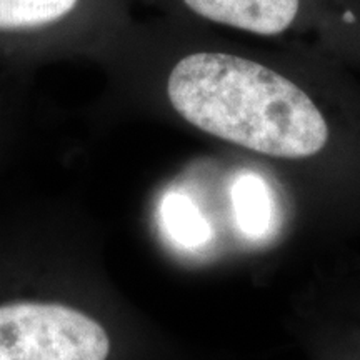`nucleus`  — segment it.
<instances>
[{"instance_id": "f257e3e1", "label": "nucleus", "mask_w": 360, "mask_h": 360, "mask_svg": "<svg viewBox=\"0 0 360 360\" xmlns=\"http://www.w3.org/2000/svg\"><path fill=\"white\" fill-rule=\"evenodd\" d=\"M175 112L202 132L278 159H307L328 141L312 98L276 70L249 58L197 52L169 75Z\"/></svg>"}, {"instance_id": "f03ea898", "label": "nucleus", "mask_w": 360, "mask_h": 360, "mask_svg": "<svg viewBox=\"0 0 360 360\" xmlns=\"http://www.w3.org/2000/svg\"><path fill=\"white\" fill-rule=\"evenodd\" d=\"M98 322L60 304L0 305V360H107Z\"/></svg>"}, {"instance_id": "7ed1b4c3", "label": "nucleus", "mask_w": 360, "mask_h": 360, "mask_svg": "<svg viewBox=\"0 0 360 360\" xmlns=\"http://www.w3.org/2000/svg\"><path fill=\"white\" fill-rule=\"evenodd\" d=\"M204 19L259 35L282 34L299 12V0H184Z\"/></svg>"}, {"instance_id": "20e7f679", "label": "nucleus", "mask_w": 360, "mask_h": 360, "mask_svg": "<svg viewBox=\"0 0 360 360\" xmlns=\"http://www.w3.org/2000/svg\"><path fill=\"white\" fill-rule=\"evenodd\" d=\"M232 202L240 231L252 238L267 233L272 219L269 188L259 175L245 174L232 187Z\"/></svg>"}, {"instance_id": "39448f33", "label": "nucleus", "mask_w": 360, "mask_h": 360, "mask_svg": "<svg viewBox=\"0 0 360 360\" xmlns=\"http://www.w3.org/2000/svg\"><path fill=\"white\" fill-rule=\"evenodd\" d=\"M79 0H0V32H24L65 19Z\"/></svg>"}, {"instance_id": "423d86ee", "label": "nucleus", "mask_w": 360, "mask_h": 360, "mask_svg": "<svg viewBox=\"0 0 360 360\" xmlns=\"http://www.w3.org/2000/svg\"><path fill=\"white\" fill-rule=\"evenodd\" d=\"M162 220L175 242L184 247L202 245L209 238V225L193 202L182 193H169L162 202Z\"/></svg>"}]
</instances>
